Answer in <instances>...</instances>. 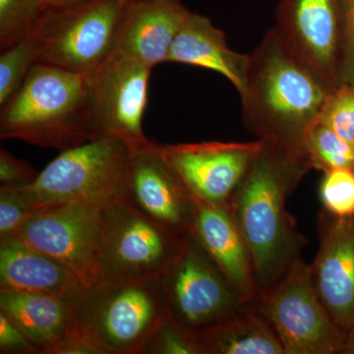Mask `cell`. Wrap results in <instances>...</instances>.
Wrapping results in <instances>:
<instances>
[{"label": "cell", "instance_id": "cell-1", "mask_svg": "<svg viewBox=\"0 0 354 354\" xmlns=\"http://www.w3.org/2000/svg\"><path fill=\"white\" fill-rule=\"evenodd\" d=\"M262 141L227 203L250 253L258 298L281 281L308 243L286 209V200L311 169L304 153Z\"/></svg>", "mask_w": 354, "mask_h": 354}, {"label": "cell", "instance_id": "cell-2", "mask_svg": "<svg viewBox=\"0 0 354 354\" xmlns=\"http://www.w3.org/2000/svg\"><path fill=\"white\" fill-rule=\"evenodd\" d=\"M335 88L300 60L272 27L250 55L239 94L244 125L258 139L304 153L306 133Z\"/></svg>", "mask_w": 354, "mask_h": 354}, {"label": "cell", "instance_id": "cell-3", "mask_svg": "<svg viewBox=\"0 0 354 354\" xmlns=\"http://www.w3.org/2000/svg\"><path fill=\"white\" fill-rule=\"evenodd\" d=\"M91 75L35 64L22 86L1 106L0 138L59 151L97 138Z\"/></svg>", "mask_w": 354, "mask_h": 354}, {"label": "cell", "instance_id": "cell-4", "mask_svg": "<svg viewBox=\"0 0 354 354\" xmlns=\"http://www.w3.org/2000/svg\"><path fill=\"white\" fill-rule=\"evenodd\" d=\"M188 239L140 213L124 198L113 202L100 216L95 245L99 283L160 278Z\"/></svg>", "mask_w": 354, "mask_h": 354}, {"label": "cell", "instance_id": "cell-5", "mask_svg": "<svg viewBox=\"0 0 354 354\" xmlns=\"http://www.w3.org/2000/svg\"><path fill=\"white\" fill-rule=\"evenodd\" d=\"M76 322L104 354H142L169 316L160 278L100 283L75 300Z\"/></svg>", "mask_w": 354, "mask_h": 354}, {"label": "cell", "instance_id": "cell-6", "mask_svg": "<svg viewBox=\"0 0 354 354\" xmlns=\"http://www.w3.org/2000/svg\"><path fill=\"white\" fill-rule=\"evenodd\" d=\"M130 156L124 142L99 137L62 151L24 187L37 207L78 203L102 209L124 198Z\"/></svg>", "mask_w": 354, "mask_h": 354}, {"label": "cell", "instance_id": "cell-7", "mask_svg": "<svg viewBox=\"0 0 354 354\" xmlns=\"http://www.w3.org/2000/svg\"><path fill=\"white\" fill-rule=\"evenodd\" d=\"M125 4V0H82L48 9L32 34L38 62L94 73L115 50Z\"/></svg>", "mask_w": 354, "mask_h": 354}, {"label": "cell", "instance_id": "cell-8", "mask_svg": "<svg viewBox=\"0 0 354 354\" xmlns=\"http://www.w3.org/2000/svg\"><path fill=\"white\" fill-rule=\"evenodd\" d=\"M256 306L278 335L285 354L341 353L346 333L319 297L310 265L301 258L258 298Z\"/></svg>", "mask_w": 354, "mask_h": 354}, {"label": "cell", "instance_id": "cell-9", "mask_svg": "<svg viewBox=\"0 0 354 354\" xmlns=\"http://www.w3.org/2000/svg\"><path fill=\"white\" fill-rule=\"evenodd\" d=\"M167 313L200 334L256 308L227 283L192 239L160 277Z\"/></svg>", "mask_w": 354, "mask_h": 354}, {"label": "cell", "instance_id": "cell-10", "mask_svg": "<svg viewBox=\"0 0 354 354\" xmlns=\"http://www.w3.org/2000/svg\"><path fill=\"white\" fill-rule=\"evenodd\" d=\"M101 209L78 203L44 205L16 235L64 266L90 288L99 283L95 245Z\"/></svg>", "mask_w": 354, "mask_h": 354}, {"label": "cell", "instance_id": "cell-11", "mask_svg": "<svg viewBox=\"0 0 354 354\" xmlns=\"http://www.w3.org/2000/svg\"><path fill=\"white\" fill-rule=\"evenodd\" d=\"M152 67L113 53L91 75L92 120L95 136H109L131 150L145 145L142 128Z\"/></svg>", "mask_w": 354, "mask_h": 354}, {"label": "cell", "instance_id": "cell-12", "mask_svg": "<svg viewBox=\"0 0 354 354\" xmlns=\"http://www.w3.org/2000/svg\"><path fill=\"white\" fill-rule=\"evenodd\" d=\"M263 141L202 142L162 145V155L197 201L227 204Z\"/></svg>", "mask_w": 354, "mask_h": 354}, {"label": "cell", "instance_id": "cell-13", "mask_svg": "<svg viewBox=\"0 0 354 354\" xmlns=\"http://www.w3.org/2000/svg\"><path fill=\"white\" fill-rule=\"evenodd\" d=\"M124 199L158 225L189 237L197 200L165 160L162 145L149 140L131 150Z\"/></svg>", "mask_w": 354, "mask_h": 354}, {"label": "cell", "instance_id": "cell-14", "mask_svg": "<svg viewBox=\"0 0 354 354\" xmlns=\"http://www.w3.org/2000/svg\"><path fill=\"white\" fill-rule=\"evenodd\" d=\"M274 26L283 43L333 87L339 85L341 0H281Z\"/></svg>", "mask_w": 354, "mask_h": 354}, {"label": "cell", "instance_id": "cell-15", "mask_svg": "<svg viewBox=\"0 0 354 354\" xmlns=\"http://www.w3.org/2000/svg\"><path fill=\"white\" fill-rule=\"evenodd\" d=\"M319 249L310 265L317 293L344 332L354 325V216L337 218L322 209Z\"/></svg>", "mask_w": 354, "mask_h": 354}, {"label": "cell", "instance_id": "cell-16", "mask_svg": "<svg viewBox=\"0 0 354 354\" xmlns=\"http://www.w3.org/2000/svg\"><path fill=\"white\" fill-rule=\"evenodd\" d=\"M189 239L239 295L258 299L250 253L227 204L197 201Z\"/></svg>", "mask_w": 354, "mask_h": 354}, {"label": "cell", "instance_id": "cell-17", "mask_svg": "<svg viewBox=\"0 0 354 354\" xmlns=\"http://www.w3.org/2000/svg\"><path fill=\"white\" fill-rule=\"evenodd\" d=\"M190 12L181 0L127 1L114 53L152 68L167 62L174 39Z\"/></svg>", "mask_w": 354, "mask_h": 354}, {"label": "cell", "instance_id": "cell-18", "mask_svg": "<svg viewBox=\"0 0 354 354\" xmlns=\"http://www.w3.org/2000/svg\"><path fill=\"white\" fill-rule=\"evenodd\" d=\"M0 288L74 300L88 290L64 266L16 234L0 237Z\"/></svg>", "mask_w": 354, "mask_h": 354}, {"label": "cell", "instance_id": "cell-19", "mask_svg": "<svg viewBox=\"0 0 354 354\" xmlns=\"http://www.w3.org/2000/svg\"><path fill=\"white\" fill-rule=\"evenodd\" d=\"M250 55L234 51L225 34L206 16L191 11L177 34L167 62L213 70L227 78L241 94L246 83Z\"/></svg>", "mask_w": 354, "mask_h": 354}, {"label": "cell", "instance_id": "cell-20", "mask_svg": "<svg viewBox=\"0 0 354 354\" xmlns=\"http://www.w3.org/2000/svg\"><path fill=\"white\" fill-rule=\"evenodd\" d=\"M0 312L46 354L76 324L75 300L48 293L0 288Z\"/></svg>", "mask_w": 354, "mask_h": 354}, {"label": "cell", "instance_id": "cell-21", "mask_svg": "<svg viewBox=\"0 0 354 354\" xmlns=\"http://www.w3.org/2000/svg\"><path fill=\"white\" fill-rule=\"evenodd\" d=\"M199 341L203 354H285L278 335L257 306L200 333Z\"/></svg>", "mask_w": 354, "mask_h": 354}, {"label": "cell", "instance_id": "cell-22", "mask_svg": "<svg viewBox=\"0 0 354 354\" xmlns=\"http://www.w3.org/2000/svg\"><path fill=\"white\" fill-rule=\"evenodd\" d=\"M304 151L311 169L324 174L335 169H354V143L319 121L307 131Z\"/></svg>", "mask_w": 354, "mask_h": 354}, {"label": "cell", "instance_id": "cell-23", "mask_svg": "<svg viewBox=\"0 0 354 354\" xmlns=\"http://www.w3.org/2000/svg\"><path fill=\"white\" fill-rule=\"evenodd\" d=\"M41 0H0V48L31 36L48 12Z\"/></svg>", "mask_w": 354, "mask_h": 354}, {"label": "cell", "instance_id": "cell-24", "mask_svg": "<svg viewBox=\"0 0 354 354\" xmlns=\"http://www.w3.org/2000/svg\"><path fill=\"white\" fill-rule=\"evenodd\" d=\"M36 64H38V44L34 35L1 50L0 106L15 94Z\"/></svg>", "mask_w": 354, "mask_h": 354}, {"label": "cell", "instance_id": "cell-25", "mask_svg": "<svg viewBox=\"0 0 354 354\" xmlns=\"http://www.w3.org/2000/svg\"><path fill=\"white\" fill-rule=\"evenodd\" d=\"M142 354H203V351L199 334L169 315L146 342Z\"/></svg>", "mask_w": 354, "mask_h": 354}, {"label": "cell", "instance_id": "cell-26", "mask_svg": "<svg viewBox=\"0 0 354 354\" xmlns=\"http://www.w3.org/2000/svg\"><path fill=\"white\" fill-rule=\"evenodd\" d=\"M319 196L323 209L337 216H354V169H335L324 172Z\"/></svg>", "mask_w": 354, "mask_h": 354}, {"label": "cell", "instance_id": "cell-27", "mask_svg": "<svg viewBox=\"0 0 354 354\" xmlns=\"http://www.w3.org/2000/svg\"><path fill=\"white\" fill-rule=\"evenodd\" d=\"M317 121L354 143V85L339 84L328 95Z\"/></svg>", "mask_w": 354, "mask_h": 354}, {"label": "cell", "instance_id": "cell-28", "mask_svg": "<svg viewBox=\"0 0 354 354\" xmlns=\"http://www.w3.org/2000/svg\"><path fill=\"white\" fill-rule=\"evenodd\" d=\"M37 208L24 185H0V237L17 234Z\"/></svg>", "mask_w": 354, "mask_h": 354}, {"label": "cell", "instance_id": "cell-29", "mask_svg": "<svg viewBox=\"0 0 354 354\" xmlns=\"http://www.w3.org/2000/svg\"><path fill=\"white\" fill-rule=\"evenodd\" d=\"M339 84L354 85V0H341Z\"/></svg>", "mask_w": 354, "mask_h": 354}, {"label": "cell", "instance_id": "cell-30", "mask_svg": "<svg viewBox=\"0 0 354 354\" xmlns=\"http://www.w3.org/2000/svg\"><path fill=\"white\" fill-rule=\"evenodd\" d=\"M0 353L41 354L27 335L2 312H0Z\"/></svg>", "mask_w": 354, "mask_h": 354}, {"label": "cell", "instance_id": "cell-31", "mask_svg": "<svg viewBox=\"0 0 354 354\" xmlns=\"http://www.w3.org/2000/svg\"><path fill=\"white\" fill-rule=\"evenodd\" d=\"M38 174L29 162L14 157L3 149L0 150V185H27Z\"/></svg>", "mask_w": 354, "mask_h": 354}, {"label": "cell", "instance_id": "cell-32", "mask_svg": "<svg viewBox=\"0 0 354 354\" xmlns=\"http://www.w3.org/2000/svg\"><path fill=\"white\" fill-rule=\"evenodd\" d=\"M46 354H104V351L75 324Z\"/></svg>", "mask_w": 354, "mask_h": 354}, {"label": "cell", "instance_id": "cell-33", "mask_svg": "<svg viewBox=\"0 0 354 354\" xmlns=\"http://www.w3.org/2000/svg\"><path fill=\"white\" fill-rule=\"evenodd\" d=\"M341 353L354 354V325L346 332V341Z\"/></svg>", "mask_w": 354, "mask_h": 354}, {"label": "cell", "instance_id": "cell-34", "mask_svg": "<svg viewBox=\"0 0 354 354\" xmlns=\"http://www.w3.org/2000/svg\"><path fill=\"white\" fill-rule=\"evenodd\" d=\"M48 8H58V7H64L72 6L77 2L82 1V0H41Z\"/></svg>", "mask_w": 354, "mask_h": 354}, {"label": "cell", "instance_id": "cell-35", "mask_svg": "<svg viewBox=\"0 0 354 354\" xmlns=\"http://www.w3.org/2000/svg\"><path fill=\"white\" fill-rule=\"evenodd\" d=\"M125 1H130V0H125Z\"/></svg>", "mask_w": 354, "mask_h": 354}]
</instances>
